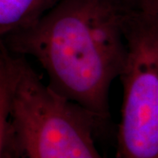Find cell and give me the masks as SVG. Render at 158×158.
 Wrapping results in <instances>:
<instances>
[{
  "label": "cell",
  "mask_w": 158,
  "mask_h": 158,
  "mask_svg": "<svg viewBox=\"0 0 158 158\" xmlns=\"http://www.w3.org/2000/svg\"><path fill=\"white\" fill-rule=\"evenodd\" d=\"M59 0H0V43L35 23Z\"/></svg>",
  "instance_id": "obj_4"
},
{
  "label": "cell",
  "mask_w": 158,
  "mask_h": 158,
  "mask_svg": "<svg viewBox=\"0 0 158 158\" xmlns=\"http://www.w3.org/2000/svg\"><path fill=\"white\" fill-rule=\"evenodd\" d=\"M1 63H2V58H1V55H0V68H1Z\"/></svg>",
  "instance_id": "obj_7"
},
{
  "label": "cell",
  "mask_w": 158,
  "mask_h": 158,
  "mask_svg": "<svg viewBox=\"0 0 158 158\" xmlns=\"http://www.w3.org/2000/svg\"><path fill=\"white\" fill-rule=\"evenodd\" d=\"M126 40L118 157L158 158V14L131 11Z\"/></svg>",
  "instance_id": "obj_3"
},
{
  "label": "cell",
  "mask_w": 158,
  "mask_h": 158,
  "mask_svg": "<svg viewBox=\"0 0 158 158\" xmlns=\"http://www.w3.org/2000/svg\"><path fill=\"white\" fill-rule=\"evenodd\" d=\"M132 11L120 0H59L0 47L13 56L34 58L51 90L98 122L106 121L110 88L127 56L126 25Z\"/></svg>",
  "instance_id": "obj_1"
},
{
  "label": "cell",
  "mask_w": 158,
  "mask_h": 158,
  "mask_svg": "<svg viewBox=\"0 0 158 158\" xmlns=\"http://www.w3.org/2000/svg\"><path fill=\"white\" fill-rule=\"evenodd\" d=\"M129 9L138 12L158 14V0H120Z\"/></svg>",
  "instance_id": "obj_6"
},
{
  "label": "cell",
  "mask_w": 158,
  "mask_h": 158,
  "mask_svg": "<svg viewBox=\"0 0 158 158\" xmlns=\"http://www.w3.org/2000/svg\"><path fill=\"white\" fill-rule=\"evenodd\" d=\"M9 77L6 57H3L0 68V158H3L6 128L9 116Z\"/></svg>",
  "instance_id": "obj_5"
},
{
  "label": "cell",
  "mask_w": 158,
  "mask_h": 158,
  "mask_svg": "<svg viewBox=\"0 0 158 158\" xmlns=\"http://www.w3.org/2000/svg\"><path fill=\"white\" fill-rule=\"evenodd\" d=\"M9 116L4 158H105L93 138L98 121L58 95L25 57L5 51Z\"/></svg>",
  "instance_id": "obj_2"
}]
</instances>
